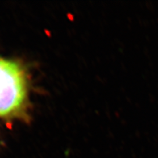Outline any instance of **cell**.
Wrapping results in <instances>:
<instances>
[{"mask_svg": "<svg viewBox=\"0 0 158 158\" xmlns=\"http://www.w3.org/2000/svg\"><path fill=\"white\" fill-rule=\"evenodd\" d=\"M25 72L16 62L0 58V117L20 115L27 106Z\"/></svg>", "mask_w": 158, "mask_h": 158, "instance_id": "obj_1", "label": "cell"}]
</instances>
